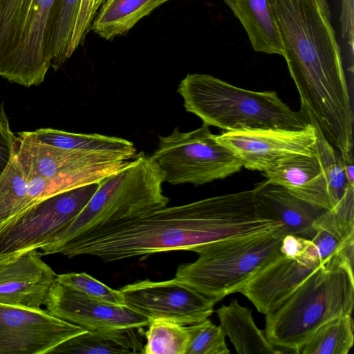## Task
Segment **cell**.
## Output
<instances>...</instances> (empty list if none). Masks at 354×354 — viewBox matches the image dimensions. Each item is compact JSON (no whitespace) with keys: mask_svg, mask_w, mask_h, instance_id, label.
<instances>
[{"mask_svg":"<svg viewBox=\"0 0 354 354\" xmlns=\"http://www.w3.org/2000/svg\"><path fill=\"white\" fill-rule=\"evenodd\" d=\"M280 224L261 216L253 189L164 207L145 216L92 230L61 246L68 258L94 256L111 262L169 251L197 252L230 239L268 234Z\"/></svg>","mask_w":354,"mask_h":354,"instance_id":"1","label":"cell"},{"mask_svg":"<svg viewBox=\"0 0 354 354\" xmlns=\"http://www.w3.org/2000/svg\"><path fill=\"white\" fill-rule=\"evenodd\" d=\"M300 111L337 151L353 146V111L327 0H268Z\"/></svg>","mask_w":354,"mask_h":354,"instance_id":"2","label":"cell"},{"mask_svg":"<svg viewBox=\"0 0 354 354\" xmlns=\"http://www.w3.org/2000/svg\"><path fill=\"white\" fill-rule=\"evenodd\" d=\"M177 92L183 106L202 121L225 132L283 129L299 131L310 124L300 111L292 110L275 91L241 88L211 75L189 73Z\"/></svg>","mask_w":354,"mask_h":354,"instance_id":"3","label":"cell"},{"mask_svg":"<svg viewBox=\"0 0 354 354\" xmlns=\"http://www.w3.org/2000/svg\"><path fill=\"white\" fill-rule=\"evenodd\" d=\"M353 304V273L343 266L339 256H331L277 309L266 315V337L279 352L299 353L321 325L351 315Z\"/></svg>","mask_w":354,"mask_h":354,"instance_id":"4","label":"cell"},{"mask_svg":"<svg viewBox=\"0 0 354 354\" xmlns=\"http://www.w3.org/2000/svg\"><path fill=\"white\" fill-rule=\"evenodd\" d=\"M164 174L143 152L130 163L99 183L98 187L81 212L62 230L41 247L40 254L56 251L73 239L103 225L138 218L166 207Z\"/></svg>","mask_w":354,"mask_h":354,"instance_id":"5","label":"cell"},{"mask_svg":"<svg viewBox=\"0 0 354 354\" xmlns=\"http://www.w3.org/2000/svg\"><path fill=\"white\" fill-rule=\"evenodd\" d=\"M274 231L207 244L196 252V261L178 266L174 278L219 301L239 292L258 270L281 254L283 237Z\"/></svg>","mask_w":354,"mask_h":354,"instance_id":"6","label":"cell"},{"mask_svg":"<svg viewBox=\"0 0 354 354\" xmlns=\"http://www.w3.org/2000/svg\"><path fill=\"white\" fill-rule=\"evenodd\" d=\"M56 1L0 0L1 77L26 87L44 82Z\"/></svg>","mask_w":354,"mask_h":354,"instance_id":"7","label":"cell"},{"mask_svg":"<svg viewBox=\"0 0 354 354\" xmlns=\"http://www.w3.org/2000/svg\"><path fill=\"white\" fill-rule=\"evenodd\" d=\"M158 149L150 158L171 185H202L225 178L241 170L239 159L216 139L208 126L189 132L178 127L167 136H159Z\"/></svg>","mask_w":354,"mask_h":354,"instance_id":"8","label":"cell"},{"mask_svg":"<svg viewBox=\"0 0 354 354\" xmlns=\"http://www.w3.org/2000/svg\"><path fill=\"white\" fill-rule=\"evenodd\" d=\"M99 185L94 183L46 198L0 232V262L45 245L84 209Z\"/></svg>","mask_w":354,"mask_h":354,"instance_id":"9","label":"cell"},{"mask_svg":"<svg viewBox=\"0 0 354 354\" xmlns=\"http://www.w3.org/2000/svg\"><path fill=\"white\" fill-rule=\"evenodd\" d=\"M125 306L150 322L161 319L188 326L207 319L215 299L205 296L176 279L140 280L119 290Z\"/></svg>","mask_w":354,"mask_h":354,"instance_id":"10","label":"cell"},{"mask_svg":"<svg viewBox=\"0 0 354 354\" xmlns=\"http://www.w3.org/2000/svg\"><path fill=\"white\" fill-rule=\"evenodd\" d=\"M85 330L46 310L0 304V354H47Z\"/></svg>","mask_w":354,"mask_h":354,"instance_id":"11","label":"cell"},{"mask_svg":"<svg viewBox=\"0 0 354 354\" xmlns=\"http://www.w3.org/2000/svg\"><path fill=\"white\" fill-rule=\"evenodd\" d=\"M216 139L232 151L242 167L265 172L297 155H313L317 130L313 124L299 130L257 129L223 132Z\"/></svg>","mask_w":354,"mask_h":354,"instance_id":"12","label":"cell"},{"mask_svg":"<svg viewBox=\"0 0 354 354\" xmlns=\"http://www.w3.org/2000/svg\"><path fill=\"white\" fill-rule=\"evenodd\" d=\"M53 315L86 330L141 328L147 318L124 305L90 297L55 280L44 301Z\"/></svg>","mask_w":354,"mask_h":354,"instance_id":"13","label":"cell"},{"mask_svg":"<svg viewBox=\"0 0 354 354\" xmlns=\"http://www.w3.org/2000/svg\"><path fill=\"white\" fill-rule=\"evenodd\" d=\"M322 264L306 254L288 258L281 254L258 270L239 292L267 315L277 309Z\"/></svg>","mask_w":354,"mask_h":354,"instance_id":"14","label":"cell"},{"mask_svg":"<svg viewBox=\"0 0 354 354\" xmlns=\"http://www.w3.org/2000/svg\"><path fill=\"white\" fill-rule=\"evenodd\" d=\"M15 153L27 182L36 177L50 178L95 164L129 160L115 154L64 149L39 140L33 131L19 132Z\"/></svg>","mask_w":354,"mask_h":354,"instance_id":"15","label":"cell"},{"mask_svg":"<svg viewBox=\"0 0 354 354\" xmlns=\"http://www.w3.org/2000/svg\"><path fill=\"white\" fill-rule=\"evenodd\" d=\"M37 250L0 262V304L41 308L57 277Z\"/></svg>","mask_w":354,"mask_h":354,"instance_id":"16","label":"cell"},{"mask_svg":"<svg viewBox=\"0 0 354 354\" xmlns=\"http://www.w3.org/2000/svg\"><path fill=\"white\" fill-rule=\"evenodd\" d=\"M253 200L256 211L261 216L281 225L277 232L283 237L293 234L311 239L315 235L313 222L326 211L268 180L253 189Z\"/></svg>","mask_w":354,"mask_h":354,"instance_id":"17","label":"cell"},{"mask_svg":"<svg viewBox=\"0 0 354 354\" xmlns=\"http://www.w3.org/2000/svg\"><path fill=\"white\" fill-rule=\"evenodd\" d=\"M263 174L293 196L323 209H331L326 182L315 152L285 159Z\"/></svg>","mask_w":354,"mask_h":354,"instance_id":"18","label":"cell"},{"mask_svg":"<svg viewBox=\"0 0 354 354\" xmlns=\"http://www.w3.org/2000/svg\"><path fill=\"white\" fill-rule=\"evenodd\" d=\"M131 160H116L95 164L50 178L36 177L30 179L27 183L26 196L21 201L14 217L10 222L46 198L81 186L100 183L107 176L127 167Z\"/></svg>","mask_w":354,"mask_h":354,"instance_id":"19","label":"cell"},{"mask_svg":"<svg viewBox=\"0 0 354 354\" xmlns=\"http://www.w3.org/2000/svg\"><path fill=\"white\" fill-rule=\"evenodd\" d=\"M239 20L256 52L282 56L275 19L268 0H223Z\"/></svg>","mask_w":354,"mask_h":354,"instance_id":"20","label":"cell"},{"mask_svg":"<svg viewBox=\"0 0 354 354\" xmlns=\"http://www.w3.org/2000/svg\"><path fill=\"white\" fill-rule=\"evenodd\" d=\"M219 326L239 354H275L279 350L267 339L264 330L256 325L252 310L236 299L216 310Z\"/></svg>","mask_w":354,"mask_h":354,"instance_id":"21","label":"cell"},{"mask_svg":"<svg viewBox=\"0 0 354 354\" xmlns=\"http://www.w3.org/2000/svg\"><path fill=\"white\" fill-rule=\"evenodd\" d=\"M138 328L85 330L53 348L49 353H144Z\"/></svg>","mask_w":354,"mask_h":354,"instance_id":"22","label":"cell"},{"mask_svg":"<svg viewBox=\"0 0 354 354\" xmlns=\"http://www.w3.org/2000/svg\"><path fill=\"white\" fill-rule=\"evenodd\" d=\"M171 0H105L93 21L91 30L111 40L131 30L140 19Z\"/></svg>","mask_w":354,"mask_h":354,"instance_id":"23","label":"cell"},{"mask_svg":"<svg viewBox=\"0 0 354 354\" xmlns=\"http://www.w3.org/2000/svg\"><path fill=\"white\" fill-rule=\"evenodd\" d=\"M33 133L39 140L64 149L115 154L129 160L137 155L133 142L118 137L71 133L51 128L39 129Z\"/></svg>","mask_w":354,"mask_h":354,"instance_id":"24","label":"cell"},{"mask_svg":"<svg viewBox=\"0 0 354 354\" xmlns=\"http://www.w3.org/2000/svg\"><path fill=\"white\" fill-rule=\"evenodd\" d=\"M354 343L351 315L331 319L321 325L300 350L302 354H348Z\"/></svg>","mask_w":354,"mask_h":354,"instance_id":"25","label":"cell"},{"mask_svg":"<svg viewBox=\"0 0 354 354\" xmlns=\"http://www.w3.org/2000/svg\"><path fill=\"white\" fill-rule=\"evenodd\" d=\"M313 228L315 235L311 241L323 263L335 255L347 239L354 236V218L326 210L313 222Z\"/></svg>","mask_w":354,"mask_h":354,"instance_id":"26","label":"cell"},{"mask_svg":"<svg viewBox=\"0 0 354 354\" xmlns=\"http://www.w3.org/2000/svg\"><path fill=\"white\" fill-rule=\"evenodd\" d=\"M81 0H57L48 46L50 67L57 71L68 59L67 49L73 34Z\"/></svg>","mask_w":354,"mask_h":354,"instance_id":"27","label":"cell"},{"mask_svg":"<svg viewBox=\"0 0 354 354\" xmlns=\"http://www.w3.org/2000/svg\"><path fill=\"white\" fill-rule=\"evenodd\" d=\"M315 152L323 171L333 209L354 192V185L346 178L341 153L318 131Z\"/></svg>","mask_w":354,"mask_h":354,"instance_id":"28","label":"cell"},{"mask_svg":"<svg viewBox=\"0 0 354 354\" xmlns=\"http://www.w3.org/2000/svg\"><path fill=\"white\" fill-rule=\"evenodd\" d=\"M147 326L144 354H186L188 326L161 319L150 322Z\"/></svg>","mask_w":354,"mask_h":354,"instance_id":"29","label":"cell"},{"mask_svg":"<svg viewBox=\"0 0 354 354\" xmlns=\"http://www.w3.org/2000/svg\"><path fill=\"white\" fill-rule=\"evenodd\" d=\"M27 183L15 153L0 177V232L14 217L26 196Z\"/></svg>","mask_w":354,"mask_h":354,"instance_id":"30","label":"cell"},{"mask_svg":"<svg viewBox=\"0 0 354 354\" xmlns=\"http://www.w3.org/2000/svg\"><path fill=\"white\" fill-rule=\"evenodd\" d=\"M189 341L186 354H228L225 335L220 326L206 319L188 325Z\"/></svg>","mask_w":354,"mask_h":354,"instance_id":"31","label":"cell"},{"mask_svg":"<svg viewBox=\"0 0 354 354\" xmlns=\"http://www.w3.org/2000/svg\"><path fill=\"white\" fill-rule=\"evenodd\" d=\"M55 280L90 297L112 304L124 305L119 290L111 288L85 272L57 274Z\"/></svg>","mask_w":354,"mask_h":354,"instance_id":"32","label":"cell"},{"mask_svg":"<svg viewBox=\"0 0 354 354\" xmlns=\"http://www.w3.org/2000/svg\"><path fill=\"white\" fill-rule=\"evenodd\" d=\"M104 0H81L74 29L67 49L66 57L70 58L84 41L91 30L95 15Z\"/></svg>","mask_w":354,"mask_h":354,"instance_id":"33","label":"cell"},{"mask_svg":"<svg viewBox=\"0 0 354 354\" xmlns=\"http://www.w3.org/2000/svg\"><path fill=\"white\" fill-rule=\"evenodd\" d=\"M281 254L288 258H296L304 254L319 259L317 250L310 239L288 234L281 239Z\"/></svg>","mask_w":354,"mask_h":354,"instance_id":"34","label":"cell"},{"mask_svg":"<svg viewBox=\"0 0 354 354\" xmlns=\"http://www.w3.org/2000/svg\"><path fill=\"white\" fill-rule=\"evenodd\" d=\"M17 136L11 131L6 113L0 115V177L15 154Z\"/></svg>","mask_w":354,"mask_h":354,"instance_id":"35","label":"cell"},{"mask_svg":"<svg viewBox=\"0 0 354 354\" xmlns=\"http://www.w3.org/2000/svg\"><path fill=\"white\" fill-rule=\"evenodd\" d=\"M354 0H342L340 15V29L342 38L348 45V48L353 53L354 26H353Z\"/></svg>","mask_w":354,"mask_h":354,"instance_id":"36","label":"cell"},{"mask_svg":"<svg viewBox=\"0 0 354 354\" xmlns=\"http://www.w3.org/2000/svg\"><path fill=\"white\" fill-rule=\"evenodd\" d=\"M342 158L346 178L351 185H354L353 156L351 154Z\"/></svg>","mask_w":354,"mask_h":354,"instance_id":"37","label":"cell"},{"mask_svg":"<svg viewBox=\"0 0 354 354\" xmlns=\"http://www.w3.org/2000/svg\"><path fill=\"white\" fill-rule=\"evenodd\" d=\"M4 111V109H3V104H1L0 106V115H1Z\"/></svg>","mask_w":354,"mask_h":354,"instance_id":"38","label":"cell"}]
</instances>
